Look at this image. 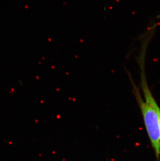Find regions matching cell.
Listing matches in <instances>:
<instances>
[{
    "instance_id": "cell-1",
    "label": "cell",
    "mask_w": 160,
    "mask_h": 161,
    "mask_svg": "<svg viewBox=\"0 0 160 161\" xmlns=\"http://www.w3.org/2000/svg\"><path fill=\"white\" fill-rule=\"evenodd\" d=\"M145 54H141L139 63L141 70V85L144 92L145 100H143L138 89L133 83V88L136 99L142 113L145 127L154 150L157 161H160V108L150 91L145 76L144 68Z\"/></svg>"
},
{
    "instance_id": "cell-3",
    "label": "cell",
    "mask_w": 160,
    "mask_h": 161,
    "mask_svg": "<svg viewBox=\"0 0 160 161\" xmlns=\"http://www.w3.org/2000/svg\"><path fill=\"white\" fill-rule=\"evenodd\" d=\"M159 17H160V15H159Z\"/></svg>"
},
{
    "instance_id": "cell-2",
    "label": "cell",
    "mask_w": 160,
    "mask_h": 161,
    "mask_svg": "<svg viewBox=\"0 0 160 161\" xmlns=\"http://www.w3.org/2000/svg\"><path fill=\"white\" fill-rule=\"evenodd\" d=\"M159 147H160V144H159Z\"/></svg>"
}]
</instances>
